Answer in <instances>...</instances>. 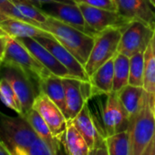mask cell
Here are the masks:
<instances>
[{
  "mask_svg": "<svg viewBox=\"0 0 155 155\" xmlns=\"http://www.w3.org/2000/svg\"><path fill=\"white\" fill-rule=\"evenodd\" d=\"M38 138V135L24 116H9L0 111V141L11 155H30Z\"/></svg>",
  "mask_w": 155,
  "mask_h": 155,
  "instance_id": "cell-1",
  "label": "cell"
},
{
  "mask_svg": "<svg viewBox=\"0 0 155 155\" xmlns=\"http://www.w3.org/2000/svg\"><path fill=\"white\" fill-rule=\"evenodd\" d=\"M38 28L50 33L83 66L86 65L94 44V37L49 16Z\"/></svg>",
  "mask_w": 155,
  "mask_h": 155,
  "instance_id": "cell-2",
  "label": "cell"
},
{
  "mask_svg": "<svg viewBox=\"0 0 155 155\" xmlns=\"http://www.w3.org/2000/svg\"><path fill=\"white\" fill-rule=\"evenodd\" d=\"M130 155H141L155 137V95L146 92L140 109L130 118Z\"/></svg>",
  "mask_w": 155,
  "mask_h": 155,
  "instance_id": "cell-3",
  "label": "cell"
},
{
  "mask_svg": "<svg viewBox=\"0 0 155 155\" xmlns=\"http://www.w3.org/2000/svg\"><path fill=\"white\" fill-rule=\"evenodd\" d=\"M3 66L14 67L20 69L31 78L38 85V88L39 82L52 74L33 56L19 39L9 36L3 58Z\"/></svg>",
  "mask_w": 155,
  "mask_h": 155,
  "instance_id": "cell-4",
  "label": "cell"
},
{
  "mask_svg": "<svg viewBox=\"0 0 155 155\" xmlns=\"http://www.w3.org/2000/svg\"><path fill=\"white\" fill-rule=\"evenodd\" d=\"M121 33V29L110 28L98 33L94 37V44L91 55L84 66L89 77H91L100 67L115 57L118 53Z\"/></svg>",
  "mask_w": 155,
  "mask_h": 155,
  "instance_id": "cell-5",
  "label": "cell"
},
{
  "mask_svg": "<svg viewBox=\"0 0 155 155\" xmlns=\"http://www.w3.org/2000/svg\"><path fill=\"white\" fill-rule=\"evenodd\" d=\"M0 78H5L11 84L21 110V116H24L33 108L35 99L38 95V85L20 69L3 66L0 70Z\"/></svg>",
  "mask_w": 155,
  "mask_h": 155,
  "instance_id": "cell-6",
  "label": "cell"
},
{
  "mask_svg": "<svg viewBox=\"0 0 155 155\" xmlns=\"http://www.w3.org/2000/svg\"><path fill=\"white\" fill-rule=\"evenodd\" d=\"M106 101L101 109V122L100 131L102 137L128 130L130 117L120 103L117 92L106 94Z\"/></svg>",
  "mask_w": 155,
  "mask_h": 155,
  "instance_id": "cell-7",
  "label": "cell"
},
{
  "mask_svg": "<svg viewBox=\"0 0 155 155\" xmlns=\"http://www.w3.org/2000/svg\"><path fill=\"white\" fill-rule=\"evenodd\" d=\"M154 30L140 21H132L122 30L118 53L129 58L144 52L151 41Z\"/></svg>",
  "mask_w": 155,
  "mask_h": 155,
  "instance_id": "cell-8",
  "label": "cell"
},
{
  "mask_svg": "<svg viewBox=\"0 0 155 155\" xmlns=\"http://www.w3.org/2000/svg\"><path fill=\"white\" fill-rule=\"evenodd\" d=\"M40 8L48 16L68 24L91 37H95L97 35V33L87 24L78 4L53 2L43 4Z\"/></svg>",
  "mask_w": 155,
  "mask_h": 155,
  "instance_id": "cell-9",
  "label": "cell"
},
{
  "mask_svg": "<svg viewBox=\"0 0 155 155\" xmlns=\"http://www.w3.org/2000/svg\"><path fill=\"white\" fill-rule=\"evenodd\" d=\"M87 24L98 34L110 28L123 30L131 21L128 20L117 11L91 7L85 4H78Z\"/></svg>",
  "mask_w": 155,
  "mask_h": 155,
  "instance_id": "cell-10",
  "label": "cell"
},
{
  "mask_svg": "<svg viewBox=\"0 0 155 155\" xmlns=\"http://www.w3.org/2000/svg\"><path fill=\"white\" fill-rule=\"evenodd\" d=\"M35 38L45 48H47L56 57V58L68 70L71 78H76V79H79L83 81H90V77L87 74L84 66L52 35L39 36Z\"/></svg>",
  "mask_w": 155,
  "mask_h": 155,
  "instance_id": "cell-11",
  "label": "cell"
},
{
  "mask_svg": "<svg viewBox=\"0 0 155 155\" xmlns=\"http://www.w3.org/2000/svg\"><path fill=\"white\" fill-rule=\"evenodd\" d=\"M33 109L43 118L55 137L61 138L65 135L68 120L59 107L45 93L41 91L38 93L35 99Z\"/></svg>",
  "mask_w": 155,
  "mask_h": 155,
  "instance_id": "cell-12",
  "label": "cell"
},
{
  "mask_svg": "<svg viewBox=\"0 0 155 155\" xmlns=\"http://www.w3.org/2000/svg\"><path fill=\"white\" fill-rule=\"evenodd\" d=\"M117 12L130 21H140L155 30V5L151 0H114Z\"/></svg>",
  "mask_w": 155,
  "mask_h": 155,
  "instance_id": "cell-13",
  "label": "cell"
},
{
  "mask_svg": "<svg viewBox=\"0 0 155 155\" xmlns=\"http://www.w3.org/2000/svg\"><path fill=\"white\" fill-rule=\"evenodd\" d=\"M19 39L28 49L33 54V56L52 74L60 78L70 77L68 70L56 58V57L42 44H40L34 38H23Z\"/></svg>",
  "mask_w": 155,
  "mask_h": 155,
  "instance_id": "cell-14",
  "label": "cell"
},
{
  "mask_svg": "<svg viewBox=\"0 0 155 155\" xmlns=\"http://www.w3.org/2000/svg\"><path fill=\"white\" fill-rule=\"evenodd\" d=\"M71 120L73 121L78 130L86 140L91 150H94L105 139L101 136L97 128L89 106V101L86 102L80 113Z\"/></svg>",
  "mask_w": 155,
  "mask_h": 155,
  "instance_id": "cell-15",
  "label": "cell"
},
{
  "mask_svg": "<svg viewBox=\"0 0 155 155\" xmlns=\"http://www.w3.org/2000/svg\"><path fill=\"white\" fill-rule=\"evenodd\" d=\"M82 81L76 78H62L65 90V99L67 107V120H73L82 110L87 101H85L81 91V83Z\"/></svg>",
  "mask_w": 155,
  "mask_h": 155,
  "instance_id": "cell-16",
  "label": "cell"
},
{
  "mask_svg": "<svg viewBox=\"0 0 155 155\" xmlns=\"http://www.w3.org/2000/svg\"><path fill=\"white\" fill-rule=\"evenodd\" d=\"M0 28L9 37L16 38H37L39 36H50L51 34L38 28L37 26L14 18L5 17L0 20Z\"/></svg>",
  "mask_w": 155,
  "mask_h": 155,
  "instance_id": "cell-17",
  "label": "cell"
},
{
  "mask_svg": "<svg viewBox=\"0 0 155 155\" xmlns=\"http://www.w3.org/2000/svg\"><path fill=\"white\" fill-rule=\"evenodd\" d=\"M114 81V60L107 61L100 67L91 77L90 81L93 89V97L98 95H106L113 91Z\"/></svg>",
  "mask_w": 155,
  "mask_h": 155,
  "instance_id": "cell-18",
  "label": "cell"
},
{
  "mask_svg": "<svg viewBox=\"0 0 155 155\" xmlns=\"http://www.w3.org/2000/svg\"><path fill=\"white\" fill-rule=\"evenodd\" d=\"M39 91L45 93L53 102H55L67 118L65 90L62 78L54 74L48 75L39 82Z\"/></svg>",
  "mask_w": 155,
  "mask_h": 155,
  "instance_id": "cell-19",
  "label": "cell"
},
{
  "mask_svg": "<svg viewBox=\"0 0 155 155\" xmlns=\"http://www.w3.org/2000/svg\"><path fill=\"white\" fill-rule=\"evenodd\" d=\"M146 92L147 91L143 87H137L130 84L117 91L118 98L130 118L137 113L140 109Z\"/></svg>",
  "mask_w": 155,
  "mask_h": 155,
  "instance_id": "cell-20",
  "label": "cell"
},
{
  "mask_svg": "<svg viewBox=\"0 0 155 155\" xmlns=\"http://www.w3.org/2000/svg\"><path fill=\"white\" fill-rule=\"evenodd\" d=\"M64 141L68 155H90L91 149L86 140L71 120H68Z\"/></svg>",
  "mask_w": 155,
  "mask_h": 155,
  "instance_id": "cell-21",
  "label": "cell"
},
{
  "mask_svg": "<svg viewBox=\"0 0 155 155\" xmlns=\"http://www.w3.org/2000/svg\"><path fill=\"white\" fill-rule=\"evenodd\" d=\"M114 60V81L113 91L117 92L129 84L130 78V58L117 53L113 58Z\"/></svg>",
  "mask_w": 155,
  "mask_h": 155,
  "instance_id": "cell-22",
  "label": "cell"
},
{
  "mask_svg": "<svg viewBox=\"0 0 155 155\" xmlns=\"http://www.w3.org/2000/svg\"><path fill=\"white\" fill-rule=\"evenodd\" d=\"M109 155H130L129 131H121L105 138Z\"/></svg>",
  "mask_w": 155,
  "mask_h": 155,
  "instance_id": "cell-23",
  "label": "cell"
},
{
  "mask_svg": "<svg viewBox=\"0 0 155 155\" xmlns=\"http://www.w3.org/2000/svg\"><path fill=\"white\" fill-rule=\"evenodd\" d=\"M129 84L137 87H143L144 85V52L130 58Z\"/></svg>",
  "mask_w": 155,
  "mask_h": 155,
  "instance_id": "cell-24",
  "label": "cell"
},
{
  "mask_svg": "<svg viewBox=\"0 0 155 155\" xmlns=\"http://www.w3.org/2000/svg\"><path fill=\"white\" fill-rule=\"evenodd\" d=\"M0 100L5 106L14 110L17 114L21 115V110L17 95L11 84L5 78H0Z\"/></svg>",
  "mask_w": 155,
  "mask_h": 155,
  "instance_id": "cell-25",
  "label": "cell"
},
{
  "mask_svg": "<svg viewBox=\"0 0 155 155\" xmlns=\"http://www.w3.org/2000/svg\"><path fill=\"white\" fill-rule=\"evenodd\" d=\"M76 4H85L91 7L117 11L114 0H75Z\"/></svg>",
  "mask_w": 155,
  "mask_h": 155,
  "instance_id": "cell-26",
  "label": "cell"
},
{
  "mask_svg": "<svg viewBox=\"0 0 155 155\" xmlns=\"http://www.w3.org/2000/svg\"><path fill=\"white\" fill-rule=\"evenodd\" d=\"M0 14L14 18L20 17V11L16 4L11 2L10 0H0Z\"/></svg>",
  "mask_w": 155,
  "mask_h": 155,
  "instance_id": "cell-27",
  "label": "cell"
},
{
  "mask_svg": "<svg viewBox=\"0 0 155 155\" xmlns=\"http://www.w3.org/2000/svg\"><path fill=\"white\" fill-rule=\"evenodd\" d=\"M30 155H55V154L51 153V151L49 150L46 143L38 137L31 148ZM57 155H68V154H67V151H64Z\"/></svg>",
  "mask_w": 155,
  "mask_h": 155,
  "instance_id": "cell-28",
  "label": "cell"
},
{
  "mask_svg": "<svg viewBox=\"0 0 155 155\" xmlns=\"http://www.w3.org/2000/svg\"><path fill=\"white\" fill-rule=\"evenodd\" d=\"M29 1L34 4L35 6L40 8L43 4L47 3H53V2H58V3H68V4H76L75 0H29Z\"/></svg>",
  "mask_w": 155,
  "mask_h": 155,
  "instance_id": "cell-29",
  "label": "cell"
},
{
  "mask_svg": "<svg viewBox=\"0 0 155 155\" xmlns=\"http://www.w3.org/2000/svg\"><path fill=\"white\" fill-rule=\"evenodd\" d=\"M94 151H95L94 155H109V151H108V148H107L105 139L94 149Z\"/></svg>",
  "mask_w": 155,
  "mask_h": 155,
  "instance_id": "cell-30",
  "label": "cell"
},
{
  "mask_svg": "<svg viewBox=\"0 0 155 155\" xmlns=\"http://www.w3.org/2000/svg\"><path fill=\"white\" fill-rule=\"evenodd\" d=\"M8 36H0V58H4Z\"/></svg>",
  "mask_w": 155,
  "mask_h": 155,
  "instance_id": "cell-31",
  "label": "cell"
},
{
  "mask_svg": "<svg viewBox=\"0 0 155 155\" xmlns=\"http://www.w3.org/2000/svg\"><path fill=\"white\" fill-rule=\"evenodd\" d=\"M141 155H155V137L142 152Z\"/></svg>",
  "mask_w": 155,
  "mask_h": 155,
  "instance_id": "cell-32",
  "label": "cell"
},
{
  "mask_svg": "<svg viewBox=\"0 0 155 155\" xmlns=\"http://www.w3.org/2000/svg\"><path fill=\"white\" fill-rule=\"evenodd\" d=\"M0 155H11L6 149V147L1 143V141H0Z\"/></svg>",
  "mask_w": 155,
  "mask_h": 155,
  "instance_id": "cell-33",
  "label": "cell"
},
{
  "mask_svg": "<svg viewBox=\"0 0 155 155\" xmlns=\"http://www.w3.org/2000/svg\"><path fill=\"white\" fill-rule=\"evenodd\" d=\"M6 35H7L6 32L4 30H2L1 28H0V36H6Z\"/></svg>",
  "mask_w": 155,
  "mask_h": 155,
  "instance_id": "cell-34",
  "label": "cell"
},
{
  "mask_svg": "<svg viewBox=\"0 0 155 155\" xmlns=\"http://www.w3.org/2000/svg\"><path fill=\"white\" fill-rule=\"evenodd\" d=\"M2 65H3V58H0V70L2 68Z\"/></svg>",
  "mask_w": 155,
  "mask_h": 155,
  "instance_id": "cell-35",
  "label": "cell"
},
{
  "mask_svg": "<svg viewBox=\"0 0 155 155\" xmlns=\"http://www.w3.org/2000/svg\"><path fill=\"white\" fill-rule=\"evenodd\" d=\"M94 153H95V151H94V150H91L90 155H94Z\"/></svg>",
  "mask_w": 155,
  "mask_h": 155,
  "instance_id": "cell-36",
  "label": "cell"
},
{
  "mask_svg": "<svg viewBox=\"0 0 155 155\" xmlns=\"http://www.w3.org/2000/svg\"><path fill=\"white\" fill-rule=\"evenodd\" d=\"M151 1H152V3H153V4L155 5V0H151Z\"/></svg>",
  "mask_w": 155,
  "mask_h": 155,
  "instance_id": "cell-37",
  "label": "cell"
}]
</instances>
